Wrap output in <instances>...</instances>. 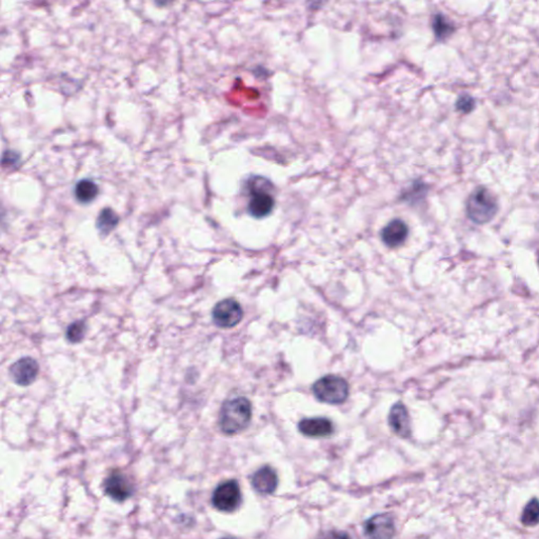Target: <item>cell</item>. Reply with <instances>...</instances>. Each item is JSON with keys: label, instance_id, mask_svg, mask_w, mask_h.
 <instances>
[{"label": "cell", "instance_id": "21", "mask_svg": "<svg viewBox=\"0 0 539 539\" xmlns=\"http://www.w3.org/2000/svg\"><path fill=\"white\" fill-rule=\"evenodd\" d=\"M538 266H539V255H538Z\"/></svg>", "mask_w": 539, "mask_h": 539}, {"label": "cell", "instance_id": "7", "mask_svg": "<svg viewBox=\"0 0 539 539\" xmlns=\"http://www.w3.org/2000/svg\"><path fill=\"white\" fill-rule=\"evenodd\" d=\"M103 490L110 499L117 502L127 501L134 492L133 484L119 470L111 472L106 478Z\"/></svg>", "mask_w": 539, "mask_h": 539}, {"label": "cell", "instance_id": "16", "mask_svg": "<svg viewBox=\"0 0 539 539\" xmlns=\"http://www.w3.org/2000/svg\"><path fill=\"white\" fill-rule=\"evenodd\" d=\"M521 523L526 527H535L539 523V501L534 499L528 502L521 515Z\"/></svg>", "mask_w": 539, "mask_h": 539}, {"label": "cell", "instance_id": "6", "mask_svg": "<svg viewBox=\"0 0 539 539\" xmlns=\"http://www.w3.org/2000/svg\"><path fill=\"white\" fill-rule=\"evenodd\" d=\"M259 177H255V181H252L253 187L250 189L251 198L249 201L248 210L251 216L254 218H265L266 216L270 215L274 209L275 200L269 192L263 191L261 189Z\"/></svg>", "mask_w": 539, "mask_h": 539}, {"label": "cell", "instance_id": "17", "mask_svg": "<svg viewBox=\"0 0 539 539\" xmlns=\"http://www.w3.org/2000/svg\"><path fill=\"white\" fill-rule=\"evenodd\" d=\"M86 322L84 320H78V322H73L67 329L66 337L71 344H78L84 339L86 336Z\"/></svg>", "mask_w": 539, "mask_h": 539}, {"label": "cell", "instance_id": "10", "mask_svg": "<svg viewBox=\"0 0 539 539\" xmlns=\"http://www.w3.org/2000/svg\"><path fill=\"white\" fill-rule=\"evenodd\" d=\"M389 424L398 436L408 438L411 435L410 416L402 402L394 404L390 411Z\"/></svg>", "mask_w": 539, "mask_h": 539}, {"label": "cell", "instance_id": "19", "mask_svg": "<svg viewBox=\"0 0 539 539\" xmlns=\"http://www.w3.org/2000/svg\"><path fill=\"white\" fill-rule=\"evenodd\" d=\"M475 108V101L469 95H463L458 98L456 103V109L465 114L471 113Z\"/></svg>", "mask_w": 539, "mask_h": 539}, {"label": "cell", "instance_id": "3", "mask_svg": "<svg viewBox=\"0 0 539 539\" xmlns=\"http://www.w3.org/2000/svg\"><path fill=\"white\" fill-rule=\"evenodd\" d=\"M313 393L320 402L341 404L348 399V385L339 376L327 375L313 385Z\"/></svg>", "mask_w": 539, "mask_h": 539}, {"label": "cell", "instance_id": "14", "mask_svg": "<svg viewBox=\"0 0 539 539\" xmlns=\"http://www.w3.org/2000/svg\"><path fill=\"white\" fill-rule=\"evenodd\" d=\"M99 194V187L90 179L78 181L74 188V196L78 203L88 205L96 199Z\"/></svg>", "mask_w": 539, "mask_h": 539}, {"label": "cell", "instance_id": "8", "mask_svg": "<svg viewBox=\"0 0 539 539\" xmlns=\"http://www.w3.org/2000/svg\"><path fill=\"white\" fill-rule=\"evenodd\" d=\"M8 373L15 384L28 387L35 382L39 373V365L32 357H23L11 365Z\"/></svg>", "mask_w": 539, "mask_h": 539}, {"label": "cell", "instance_id": "12", "mask_svg": "<svg viewBox=\"0 0 539 539\" xmlns=\"http://www.w3.org/2000/svg\"><path fill=\"white\" fill-rule=\"evenodd\" d=\"M252 486L261 494H272L278 486L276 472L268 465L261 467L253 475Z\"/></svg>", "mask_w": 539, "mask_h": 539}, {"label": "cell", "instance_id": "1", "mask_svg": "<svg viewBox=\"0 0 539 539\" xmlns=\"http://www.w3.org/2000/svg\"><path fill=\"white\" fill-rule=\"evenodd\" d=\"M252 419V406L244 397L232 398L222 404L220 413V430L235 435L246 430Z\"/></svg>", "mask_w": 539, "mask_h": 539}, {"label": "cell", "instance_id": "9", "mask_svg": "<svg viewBox=\"0 0 539 539\" xmlns=\"http://www.w3.org/2000/svg\"><path fill=\"white\" fill-rule=\"evenodd\" d=\"M365 533L369 538H390L395 533L393 518L387 514L371 517L365 523Z\"/></svg>", "mask_w": 539, "mask_h": 539}, {"label": "cell", "instance_id": "4", "mask_svg": "<svg viewBox=\"0 0 539 539\" xmlns=\"http://www.w3.org/2000/svg\"><path fill=\"white\" fill-rule=\"evenodd\" d=\"M242 504V492L236 480H227L216 487L212 495V504L220 512L232 513Z\"/></svg>", "mask_w": 539, "mask_h": 539}, {"label": "cell", "instance_id": "20", "mask_svg": "<svg viewBox=\"0 0 539 539\" xmlns=\"http://www.w3.org/2000/svg\"><path fill=\"white\" fill-rule=\"evenodd\" d=\"M172 1V0H155L156 4H157V6H168L170 2Z\"/></svg>", "mask_w": 539, "mask_h": 539}, {"label": "cell", "instance_id": "2", "mask_svg": "<svg viewBox=\"0 0 539 539\" xmlns=\"http://www.w3.org/2000/svg\"><path fill=\"white\" fill-rule=\"evenodd\" d=\"M465 211L467 218L474 224H489L499 213V201L490 190L478 187L467 198Z\"/></svg>", "mask_w": 539, "mask_h": 539}, {"label": "cell", "instance_id": "13", "mask_svg": "<svg viewBox=\"0 0 539 539\" xmlns=\"http://www.w3.org/2000/svg\"><path fill=\"white\" fill-rule=\"evenodd\" d=\"M298 429L305 436L314 437V438L328 437L333 433L332 423L324 417L302 419L298 424Z\"/></svg>", "mask_w": 539, "mask_h": 539}, {"label": "cell", "instance_id": "11", "mask_svg": "<svg viewBox=\"0 0 539 539\" xmlns=\"http://www.w3.org/2000/svg\"><path fill=\"white\" fill-rule=\"evenodd\" d=\"M408 235V226L400 220H392L382 231V242L385 246L392 249L402 246L406 242Z\"/></svg>", "mask_w": 539, "mask_h": 539}, {"label": "cell", "instance_id": "18", "mask_svg": "<svg viewBox=\"0 0 539 539\" xmlns=\"http://www.w3.org/2000/svg\"><path fill=\"white\" fill-rule=\"evenodd\" d=\"M433 30L437 38L443 39L454 31L453 25L443 15H436L433 21Z\"/></svg>", "mask_w": 539, "mask_h": 539}, {"label": "cell", "instance_id": "15", "mask_svg": "<svg viewBox=\"0 0 539 539\" xmlns=\"http://www.w3.org/2000/svg\"><path fill=\"white\" fill-rule=\"evenodd\" d=\"M119 216L111 208H106L99 213L96 220V228L99 233L108 235L118 226Z\"/></svg>", "mask_w": 539, "mask_h": 539}, {"label": "cell", "instance_id": "5", "mask_svg": "<svg viewBox=\"0 0 539 539\" xmlns=\"http://www.w3.org/2000/svg\"><path fill=\"white\" fill-rule=\"evenodd\" d=\"M214 324L220 328L230 329L237 326L244 317V310L237 300L227 298L217 302L212 311Z\"/></svg>", "mask_w": 539, "mask_h": 539}]
</instances>
